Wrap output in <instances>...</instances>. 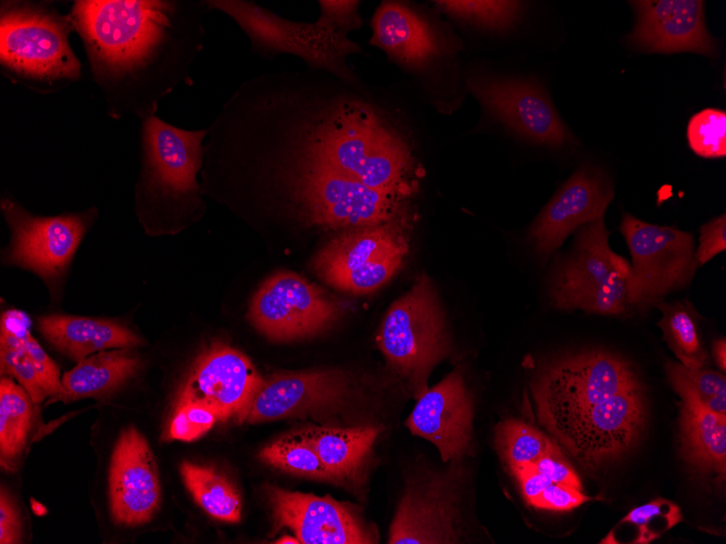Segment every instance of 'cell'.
<instances>
[{"mask_svg": "<svg viewBox=\"0 0 726 544\" xmlns=\"http://www.w3.org/2000/svg\"><path fill=\"white\" fill-rule=\"evenodd\" d=\"M204 1L79 0L70 18L91 74L120 118L143 119L177 85L191 84L189 67L203 47Z\"/></svg>", "mask_w": 726, "mask_h": 544, "instance_id": "1", "label": "cell"}, {"mask_svg": "<svg viewBox=\"0 0 726 544\" xmlns=\"http://www.w3.org/2000/svg\"><path fill=\"white\" fill-rule=\"evenodd\" d=\"M276 169L288 215L304 229L337 230L392 220L406 197L372 188L320 160L288 151L266 156Z\"/></svg>", "mask_w": 726, "mask_h": 544, "instance_id": "2", "label": "cell"}, {"mask_svg": "<svg viewBox=\"0 0 726 544\" xmlns=\"http://www.w3.org/2000/svg\"><path fill=\"white\" fill-rule=\"evenodd\" d=\"M0 64L13 83L38 92L59 90L80 76L82 64L68 35L70 15L50 3L2 1Z\"/></svg>", "mask_w": 726, "mask_h": 544, "instance_id": "3", "label": "cell"}, {"mask_svg": "<svg viewBox=\"0 0 726 544\" xmlns=\"http://www.w3.org/2000/svg\"><path fill=\"white\" fill-rule=\"evenodd\" d=\"M209 10L228 15L246 34L252 53L271 60L280 54L300 58L310 69L326 72L348 84L361 85L347 59L362 52L360 45L321 18H285L254 1L205 0Z\"/></svg>", "mask_w": 726, "mask_h": 544, "instance_id": "4", "label": "cell"}, {"mask_svg": "<svg viewBox=\"0 0 726 544\" xmlns=\"http://www.w3.org/2000/svg\"><path fill=\"white\" fill-rule=\"evenodd\" d=\"M377 343L415 398L428 390L434 367L450 353L445 315L430 278L421 275L386 313Z\"/></svg>", "mask_w": 726, "mask_h": 544, "instance_id": "5", "label": "cell"}, {"mask_svg": "<svg viewBox=\"0 0 726 544\" xmlns=\"http://www.w3.org/2000/svg\"><path fill=\"white\" fill-rule=\"evenodd\" d=\"M409 207L387 223L338 231L313 258L326 283L352 294L373 292L398 273L409 252Z\"/></svg>", "mask_w": 726, "mask_h": 544, "instance_id": "6", "label": "cell"}, {"mask_svg": "<svg viewBox=\"0 0 726 544\" xmlns=\"http://www.w3.org/2000/svg\"><path fill=\"white\" fill-rule=\"evenodd\" d=\"M639 382L631 365L612 353L562 356L543 366L533 382L537 418L551 431Z\"/></svg>", "mask_w": 726, "mask_h": 544, "instance_id": "7", "label": "cell"}, {"mask_svg": "<svg viewBox=\"0 0 726 544\" xmlns=\"http://www.w3.org/2000/svg\"><path fill=\"white\" fill-rule=\"evenodd\" d=\"M608 240L603 218L579 228L571 256L552 280L551 298L556 308L623 315L633 307L630 264L611 250Z\"/></svg>", "mask_w": 726, "mask_h": 544, "instance_id": "8", "label": "cell"}, {"mask_svg": "<svg viewBox=\"0 0 726 544\" xmlns=\"http://www.w3.org/2000/svg\"><path fill=\"white\" fill-rule=\"evenodd\" d=\"M619 230L633 260L628 279L631 306L655 303L691 281L698 266L691 233L649 224L628 213L623 214Z\"/></svg>", "mask_w": 726, "mask_h": 544, "instance_id": "9", "label": "cell"}, {"mask_svg": "<svg viewBox=\"0 0 726 544\" xmlns=\"http://www.w3.org/2000/svg\"><path fill=\"white\" fill-rule=\"evenodd\" d=\"M346 307L303 277L281 271L260 286L251 300L248 316L267 338L290 341L327 329Z\"/></svg>", "mask_w": 726, "mask_h": 544, "instance_id": "10", "label": "cell"}, {"mask_svg": "<svg viewBox=\"0 0 726 544\" xmlns=\"http://www.w3.org/2000/svg\"><path fill=\"white\" fill-rule=\"evenodd\" d=\"M643 422L644 401L639 382L549 433L583 465L598 467L625 454L639 438Z\"/></svg>", "mask_w": 726, "mask_h": 544, "instance_id": "11", "label": "cell"}, {"mask_svg": "<svg viewBox=\"0 0 726 544\" xmlns=\"http://www.w3.org/2000/svg\"><path fill=\"white\" fill-rule=\"evenodd\" d=\"M411 479L389 530L390 544L460 543L463 533L458 461Z\"/></svg>", "mask_w": 726, "mask_h": 544, "instance_id": "12", "label": "cell"}, {"mask_svg": "<svg viewBox=\"0 0 726 544\" xmlns=\"http://www.w3.org/2000/svg\"><path fill=\"white\" fill-rule=\"evenodd\" d=\"M466 85L492 116L520 136L554 148L575 141L536 81L472 75Z\"/></svg>", "mask_w": 726, "mask_h": 544, "instance_id": "13", "label": "cell"}, {"mask_svg": "<svg viewBox=\"0 0 726 544\" xmlns=\"http://www.w3.org/2000/svg\"><path fill=\"white\" fill-rule=\"evenodd\" d=\"M1 211L12 231L8 262L48 278L65 269L88 225L83 214L34 216L10 199L1 200Z\"/></svg>", "mask_w": 726, "mask_h": 544, "instance_id": "14", "label": "cell"}, {"mask_svg": "<svg viewBox=\"0 0 726 544\" xmlns=\"http://www.w3.org/2000/svg\"><path fill=\"white\" fill-rule=\"evenodd\" d=\"M262 382L245 354L225 344H213L196 360L178 401L202 404L221 421L235 417L243 422Z\"/></svg>", "mask_w": 726, "mask_h": 544, "instance_id": "15", "label": "cell"}, {"mask_svg": "<svg viewBox=\"0 0 726 544\" xmlns=\"http://www.w3.org/2000/svg\"><path fill=\"white\" fill-rule=\"evenodd\" d=\"M276 522L290 529L302 544H371L376 533L348 503L293 492L268 484L265 489Z\"/></svg>", "mask_w": 726, "mask_h": 544, "instance_id": "16", "label": "cell"}, {"mask_svg": "<svg viewBox=\"0 0 726 544\" xmlns=\"http://www.w3.org/2000/svg\"><path fill=\"white\" fill-rule=\"evenodd\" d=\"M109 498L114 521L126 527L149 522L160 507L157 464L147 440L135 428L124 429L113 450Z\"/></svg>", "mask_w": 726, "mask_h": 544, "instance_id": "17", "label": "cell"}, {"mask_svg": "<svg viewBox=\"0 0 726 544\" xmlns=\"http://www.w3.org/2000/svg\"><path fill=\"white\" fill-rule=\"evenodd\" d=\"M141 123L149 187L174 200L195 197L199 190L197 174L202 164L208 129H183L155 115L141 119Z\"/></svg>", "mask_w": 726, "mask_h": 544, "instance_id": "18", "label": "cell"}, {"mask_svg": "<svg viewBox=\"0 0 726 544\" xmlns=\"http://www.w3.org/2000/svg\"><path fill=\"white\" fill-rule=\"evenodd\" d=\"M414 435L431 442L443 461H459L471 447L473 402L459 369L417 398L405 421Z\"/></svg>", "mask_w": 726, "mask_h": 544, "instance_id": "19", "label": "cell"}, {"mask_svg": "<svg viewBox=\"0 0 726 544\" xmlns=\"http://www.w3.org/2000/svg\"><path fill=\"white\" fill-rule=\"evenodd\" d=\"M605 177L590 167L576 170L533 223L528 240L539 255H551L577 228L603 218L613 199Z\"/></svg>", "mask_w": 726, "mask_h": 544, "instance_id": "20", "label": "cell"}, {"mask_svg": "<svg viewBox=\"0 0 726 544\" xmlns=\"http://www.w3.org/2000/svg\"><path fill=\"white\" fill-rule=\"evenodd\" d=\"M637 21L627 36L635 48L651 53L694 52L714 56L716 45L699 0L633 1Z\"/></svg>", "mask_w": 726, "mask_h": 544, "instance_id": "21", "label": "cell"}, {"mask_svg": "<svg viewBox=\"0 0 726 544\" xmlns=\"http://www.w3.org/2000/svg\"><path fill=\"white\" fill-rule=\"evenodd\" d=\"M348 387L347 376L339 370L273 375L263 379L243 422L271 421L329 408L342 401Z\"/></svg>", "mask_w": 726, "mask_h": 544, "instance_id": "22", "label": "cell"}, {"mask_svg": "<svg viewBox=\"0 0 726 544\" xmlns=\"http://www.w3.org/2000/svg\"><path fill=\"white\" fill-rule=\"evenodd\" d=\"M371 28L370 43L405 69L424 68L443 49L428 22L402 1H381L371 18Z\"/></svg>", "mask_w": 726, "mask_h": 544, "instance_id": "23", "label": "cell"}, {"mask_svg": "<svg viewBox=\"0 0 726 544\" xmlns=\"http://www.w3.org/2000/svg\"><path fill=\"white\" fill-rule=\"evenodd\" d=\"M38 325L52 345L77 363L98 351L142 343L133 331L107 319L49 315L40 317Z\"/></svg>", "mask_w": 726, "mask_h": 544, "instance_id": "24", "label": "cell"}, {"mask_svg": "<svg viewBox=\"0 0 726 544\" xmlns=\"http://www.w3.org/2000/svg\"><path fill=\"white\" fill-rule=\"evenodd\" d=\"M680 450L687 463L719 481L726 475V415L680 402Z\"/></svg>", "mask_w": 726, "mask_h": 544, "instance_id": "25", "label": "cell"}, {"mask_svg": "<svg viewBox=\"0 0 726 544\" xmlns=\"http://www.w3.org/2000/svg\"><path fill=\"white\" fill-rule=\"evenodd\" d=\"M304 429L322 463L339 483L354 482L359 478L380 431L376 427L310 426Z\"/></svg>", "mask_w": 726, "mask_h": 544, "instance_id": "26", "label": "cell"}, {"mask_svg": "<svg viewBox=\"0 0 726 544\" xmlns=\"http://www.w3.org/2000/svg\"><path fill=\"white\" fill-rule=\"evenodd\" d=\"M139 367V357L128 347L105 350L78 362L61 382L68 400L98 397L118 389Z\"/></svg>", "mask_w": 726, "mask_h": 544, "instance_id": "27", "label": "cell"}, {"mask_svg": "<svg viewBox=\"0 0 726 544\" xmlns=\"http://www.w3.org/2000/svg\"><path fill=\"white\" fill-rule=\"evenodd\" d=\"M184 483L196 503L211 517L225 522H239L241 498L234 484L211 467L184 461L180 466Z\"/></svg>", "mask_w": 726, "mask_h": 544, "instance_id": "28", "label": "cell"}, {"mask_svg": "<svg viewBox=\"0 0 726 544\" xmlns=\"http://www.w3.org/2000/svg\"><path fill=\"white\" fill-rule=\"evenodd\" d=\"M29 394L10 378L0 381V454L1 464L9 468L26 446L32 426L33 408Z\"/></svg>", "mask_w": 726, "mask_h": 544, "instance_id": "29", "label": "cell"}, {"mask_svg": "<svg viewBox=\"0 0 726 544\" xmlns=\"http://www.w3.org/2000/svg\"><path fill=\"white\" fill-rule=\"evenodd\" d=\"M260 458L287 473L339 483L318 457L304 428L291 431L262 448Z\"/></svg>", "mask_w": 726, "mask_h": 544, "instance_id": "30", "label": "cell"}, {"mask_svg": "<svg viewBox=\"0 0 726 544\" xmlns=\"http://www.w3.org/2000/svg\"><path fill=\"white\" fill-rule=\"evenodd\" d=\"M662 312L658 322L664 340L680 364L690 368H701L708 363V354L701 341L696 314L687 302L654 303Z\"/></svg>", "mask_w": 726, "mask_h": 544, "instance_id": "31", "label": "cell"}, {"mask_svg": "<svg viewBox=\"0 0 726 544\" xmlns=\"http://www.w3.org/2000/svg\"><path fill=\"white\" fill-rule=\"evenodd\" d=\"M668 381L680 402L702 406L726 415V378L724 374L701 368L686 367L679 362L667 360Z\"/></svg>", "mask_w": 726, "mask_h": 544, "instance_id": "32", "label": "cell"}, {"mask_svg": "<svg viewBox=\"0 0 726 544\" xmlns=\"http://www.w3.org/2000/svg\"><path fill=\"white\" fill-rule=\"evenodd\" d=\"M0 331V338L14 342L32 360L48 395L68 401L59 368L32 336L30 321L26 314L15 309L5 311L1 316Z\"/></svg>", "mask_w": 726, "mask_h": 544, "instance_id": "33", "label": "cell"}, {"mask_svg": "<svg viewBox=\"0 0 726 544\" xmlns=\"http://www.w3.org/2000/svg\"><path fill=\"white\" fill-rule=\"evenodd\" d=\"M496 443L511 471L534 464L544 453L560 447L540 430L516 419H506L499 423Z\"/></svg>", "mask_w": 726, "mask_h": 544, "instance_id": "34", "label": "cell"}, {"mask_svg": "<svg viewBox=\"0 0 726 544\" xmlns=\"http://www.w3.org/2000/svg\"><path fill=\"white\" fill-rule=\"evenodd\" d=\"M435 5L447 15L478 27L493 30L506 29L521 17V1L440 0Z\"/></svg>", "mask_w": 726, "mask_h": 544, "instance_id": "35", "label": "cell"}, {"mask_svg": "<svg viewBox=\"0 0 726 544\" xmlns=\"http://www.w3.org/2000/svg\"><path fill=\"white\" fill-rule=\"evenodd\" d=\"M687 139L690 149L706 159H718L726 155V112L708 107L688 122Z\"/></svg>", "mask_w": 726, "mask_h": 544, "instance_id": "36", "label": "cell"}, {"mask_svg": "<svg viewBox=\"0 0 726 544\" xmlns=\"http://www.w3.org/2000/svg\"><path fill=\"white\" fill-rule=\"evenodd\" d=\"M679 521H683L679 507L667 499L656 498L636 507L621 522L637 528L638 534L633 543H649Z\"/></svg>", "mask_w": 726, "mask_h": 544, "instance_id": "37", "label": "cell"}, {"mask_svg": "<svg viewBox=\"0 0 726 544\" xmlns=\"http://www.w3.org/2000/svg\"><path fill=\"white\" fill-rule=\"evenodd\" d=\"M0 363L1 374L14 377L34 403L49 396L32 360L18 345L5 338H0Z\"/></svg>", "mask_w": 726, "mask_h": 544, "instance_id": "38", "label": "cell"}, {"mask_svg": "<svg viewBox=\"0 0 726 544\" xmlns=\"http://www.w3.org/2000/svg\"><path fill=\"white\" fill-rule=\"evenodd\" d=\"M218 420L206 406L193 402H177L168 426V435L180 441H193L209 431Z\"/></svg>", "mask_w": 726, "mask_h": 544, "instance_id": "39", "label": "cell"}, {"mask_svg": "<svg viewBox=\"0 0 726 544\" xmlns=\"http://www.w3.org/2000/svg\"><path fill=\"white\" fill-rule=\"evenodd\" d=\"M360 3L361 1L358 0H321L317 2L318 18L349 34L363 25V18L359 12Z\"/></svg>", "mask_w": 726, "mask_h": 544, "instance_id": "40", "label": "cell"}, {"mask_svg": "<svg viewBox=\"0 0 726 544\" xmlns=\"http://www.w3.org/2000/svg\"><path fill=\"white\" fill-rule=\"evenodd\" d=\"M589 499L590 497L585 495L581 490L551 483L528 505L539 509L564 511L576 508Z\"/></svg>", "mask_w": 726, "mask_h": 544, "instance_id": "41", "label": "cell"}, {"mask_svg": "<svg viewBox=\"0 0 726 544\" xmlns=\"http://www.w3.org/2000/svg\"><path fill=\"white\" fill-rule=\"evenodd\" d=\"M533 465L552 483L583 490L579 477L565 459L560 447L544 453Z\"/></svg>", "mask_w": 726, "mask_h": 544, "instance_id": "42", "label": "cell"}, {"mask_svg": "<svg viewBox=\"0 0 726 544\" xmlns=\"http://www.w3.org/2000/svg\"><path fill=\"white\" fill-rule=\"evenodd\" d=\"M726 249V215L722 214L700 228L699 245L694 250L698 265H703Z\"/></svg>", "mask_w": 726, "mask_h": 544, "instance_id": "43", "label": "cell"}, {"mask_svg": "<svg viewBox=\"0 0 726 544\" xmlns=\"http://www.w3.org/2000/svg\"><path fill=\"white\" fill-rule=\"evenodd\" d=\"M22 541V524L17 508L10 494L0 491V543L15 544Z\"/></svg>", "mask_w": 726, "mask_h": 544, "instance_id": "44", "label": "cell"}, {"mask_svg": "<svg viewBox=\"0 0 726 544\" xmlns=\"http://www.w3.org/2000/svg\"><path fill=\"white\" fill-rule=\"evenodd\" d=\"M512 473L518 480L522 495L527 504L552 483L533 464L522 466Z\"/></svg>", "mask_w": 726, "mask_h": 544, "instance_id": "45", "label": "cell"}, {"mask_svg": "<svg viewBox=\"0 0 726 544\" xmlns=\"http://www.w3.org/2000/svg\"><path fill=\"white\" fill-rule=\"evenodd\" d=\"M713 357L717 367L725 371L726 369V342L725 339H718L713 344Z\"/></svg>", "mask_w": 726, "mask_h": 544, "instance_id": "46", "label": "cell"}, {"mask_svg": "<svg viewBox=\"0 0 726 544\" xmlns=\"http://www.w3.org/2000/svg\"><path fill=\"white\" fill-rule=\"evenodd\" d=\"M274 543H277V544H298L299 540L296 536L293 537V536H290V535H284V536L279 537L278 540H276Z\"/></svg>", "mask_w": 726, "mask_h": 544, "instance_id": "47", "label": "cell"}]
</instances>
